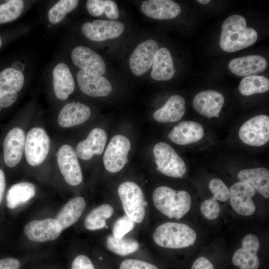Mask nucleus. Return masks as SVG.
Instances as JSON below:
<instances>
[{"label": "nucleus", "mask_w": 269, "mask_h": 269, "mask_svg": "<svg viewBox=\"0 0 269 269\" xmlns=\"http://www.w3.org/2000/svg\"><path fill=\"white\" fill-rule=\"evenodd\" d=\"M243 16L233 14L223 22L220 38L221 48L227 52H234L253 45L257 40L256 30L247 26Z\"/></svg>", "instance_id": "obj_1"}, {"label": "nucleus", "mask_w": 269, "mask_h": 269, "mask_svg": "<svg viewBox=\"0 0 269 269\" xmlns=\"http://www.w3.org/2000/svg\"><path fill=\"white\" fill-rule=\"evenodd\" d=\"M155 208L169 218L179 219L186 215L191 208V197L187 191L175 190L168 186L156 188L152 194Z\"/></svg>", "instance_id": "obj_2"}, {"label": "nucleus", "mask_w": 269, "mask_h": 269, "mask_svg": "<svg viewBox=\"0 0 269 269\" xmlns=\"http://www.w3.org/2000/svg\"><path fill=\"white\" fill-rule=\"evenodd\" d=\"M152 238L154 243L160 247L179 249L193 245L197 235L192 228L185 224L166 222L155 229Z\"/></svg>", "instance_id": "obj_3"}, {"label": "nucleus", "mask_w": 269, "mask_h": 269, "mask_svg": "<svg viewBox=\"0 0 269 269\" xmlns=\"http://www.w3.org/2000/svg\"><path fill=\"white\" fill-rule=\"evenodd\" d=\"M118 192L126 215L134 223H140L145 215V202L140 187L126 181L120 185Z\"/></svg>", "instance_id": "obj_4"}, {"label": "nucleus", "mask_w": 269, "mask_h": 269, "mask_svg": "<svg viewBox=\"0 0 269 269\" xmlns=\"http://www.w3.org/2000/svg\"><path fill=\"white\" fill-rule=\"evenodd\" d=\"M156 169L169 177L181 178L186 172V166L182 158L169 144L160 142L153 147Z\"/></svg>", "instance_id": "obj_5"}, {"label": "nucleus", "mask_w": 269, "mask_h": 269, "mask_svg": "<svg viewBox=\"0 0 269 269\" xmlns=\"http://www.w3.org/2000/svg\"><path fill=\"white\" fill-rule=\"evenodd\" d=\"M50 141L46 131L40 127L31 129L25 137V156L27 163L33 166L41 164L50 149Z\"/></svg>", "instance_id": "obj_6"}, {"label": "nucleus", "mask_w": 269, "mask_h": 269, "mask_svg": "<svg viewBox=\"0 0 269 269\" xmlns=\"http://www.w3.org/2000/svg\"><path fill=\"white\" fill-rule=\"evenodd\" d=\"M239 136L249 145L261 146L269 140V117L259 115L245 122L240 128Z\"/></svg>", "instance_id": "obj_7"}, {"label": "nucleus", "mask_w": 269, "mask_h": 269, "mask_svg": "<svg viewBox=\"0 0 269 269\" xmlns=\"http://www.w3.org/2000/svg\"><path fill=\"white\" fill-rule=\"evenodd\" d=\"M130 149V141L126 136L122 135L113 136L103 156L106 169L111 173H116L122 169L128 162Z\"/></svg>", "instance_id": "obj_8"}, {"label": "nucleus", "mask_w": 269, "mask_h": 269, "mask_svg": "<svg viewBox=\"0 0 269 269\" xmlns=\"http://www.w3.org/2000/svg\"><path fill=\"white\" fill-rule=\"evenodd\" d=\"M24 83L22 72L8 67L0 72V107L6 108L17 100Z\"/></svg>", "instance_id": "obj_9"}, {"label": "nucleus", "mask_w": 269, "mask_h": 269, "mask_svg": "<svg viewBox=\"0 0 269 269\" xmlns=\"http://www.w3.org/2000/svg\"><path fill=\"white\" fill-rule=\"evenodd\" d=\"M57 164L66 182L71 186H77L83 180L81 168L75 150L68 144H64L57 153Z\"/></svg>", "instance_id": "obj_10"}, {"label": "nucleus", "mask_w": 269, "mask_h": 269, "mask_svg": "<svg viewBox=\"0 0 269 269\" xmlns=\"http://www.w3.org/2000/svg\"><path fill=\"white\" fill-rule=\"evenodd\" d=\"M260 241L254 234L247 235L242 243V247L238 249L231 258V263L239 269H259L261 263L258 252Z\"/></svg>", "instance_id": "obj_11"}, {"label": "nucleus", "mask_w": 269, "mask_h": 269, "mask_svg": "<svg viewBox=\"0 0 269 269\" xmlns=\"http://www.w3.org/2000/svg\"><path fill=\"white\" fill-rule=\"evenodd\" d=\"M124 24L120 21L97 19L84 23L82 31L91 40L103 41L118 37L124 31Z\"/></svg>", "instance_id": "obj_12"}, {"label": "nucleus", "mask_w": 269, "mask_h": 269, "mask_svg": "<svg viewBox=\"0 0 269 269\" xmlns=\"http://www.w3.org/2000/svg\"><path fill=\"white\" fill-rule=\"evenodd\" d=\"M229 192L231 206L238 214L249 216L254 213L256 206L252 198L256 191L251 186L239 181L230 187Z\"/></svg>", "instance_id": "obj_13"}, {"label": "nucleus", "mask_w": 269, "mask_h": 269, "mask_svg": "<svg viewBox=\"0 0 269 269\" xmlns=\"http://www.w3.org/2000/svg\"><path fill=\"white\" fill-rule=\"evenodd\" d=\"M71 57L74 65L86 72L103 75L106 72V64L102 57L88 47H75L71 52Z\"/></svg>", "instance_id": "obj_14"}, {"label": "nucleus", "mask_w": 269, "mask_h": 269, "mask_svg": "<svg viewBox=\"0 0 269 269\" xmlns=\"http://www.w3.org/2000/svg\"><path fill=\"white\" fill-rule=\"evenodd\" d=\"M62 231L59 222L53 218L33 220L27 223L24 232L32 242H44L57 239Z\"/></svg>", "instance_id": "obj_15"}, {"label": "nucleus", "mask_w": 269, "mask_h": 269, "mask_svg": "<svg viewBox=\"0 0 269 269\" xmlns=\"http://www.w3.org/2000/svg\"><path fill=\"white\" fill-rule=\"evenodd\" d=\"M158 50L157 43L148 39L138 44L129 59L130 68L134 74L140 76L152 66L155 54Z\"/></svg>", "instance_id": "obj_16"}, {"label": "nucleus", "mask_w": 269, "mask_h": 269, "mask_svg": "<svg viewBox=\"0 0 269 269\" xmlns=\"http://www.w3.org/2000/svg\"><path fill=\"white\" fill-rule=\"evenodd\" d=\"M25 135L19 127L11 129L6 134L3 143L4 162L6 166L12 168L21 160L23 152Z\"/></svg>", "instance_id": "obj_17"}, {"label": "nucleus", "mask_w": 269, "mask_h": 269, "mask_svg": "<svg viewBox=\"0 0 269 269\" xmlns=\"http://www.w3.org/2000/svg\"><path fill=\"white\" fill-rule=\"evenodd\" d=\"M224 101V97L221 93L207 90L198 93L194 97L192 105L200 115L209 118H218Z\"/></svg>", "instance_id": "obj_18"}, {"label": "nucleus", "mask_w": 269, "mask_h": 269, "mask_svg": "<svg viewBox=\"0 0 269 269\" xmlns=\"http://www.w3.org/2000/svg\"><path fill=\"white\" fill-rule=\"evenodd\" d=\"M77 81L81 91L89 96L106 97L112 91L111 83L102 75H95L80 70L77 74Z\"/></svg>", "instance_id": "obj_19"}, {"label": "nucleus", "mask_w": 269, "mask_h": 269, "mask_svg": "<svg viewBox=\"0 0 269 269\" xmlns=\"http://www.w3.org/2000/svg\"><path fill=\"white\" fill-rule=\"evenodd\" d=\"M107 137L104 130L93 129L86 139L77 144L75 150L76 155L83 160H87L94 155L101 154L105 148Z\"/></svg>", "instance_id": "obj_20"}, {"label": "nucleus", "mask_w": 269, "mask_h": 269, "mask_svg": "<svg viewBox=\"0 0 269 269\" xmlns=\"http://www.w3.org/2000/svg\"><path fill=\"white\" fill-rule=\"evenodd\" d=\"M268 66L267 60L259 55H250L236 58L229 63V69L233 74L247 77L262 73Z\"/></svg>", "instance_id": "obj_21"}, {"label": "nucleus", "mask_w": 269, "mask_h": 269, "mask_svg": "<svg viewBox=\"0 0 269 269\" xmlns=\"http://www.w3.org/2000/svg\"><path fill=\"white\" fill-rule=\"evenodd\" d=\"M91 114L90 108L87 105L72 102L66 104L58 116V123L64 128L73 127L87 121Z\"/></svg>", "instance_id": "obj_22"}, {"label": "nucleus", "mask_w": 269, "mask_h": 269, "mask_svg": "<svg viewBox=\"0 0 269 269\" xmlns=\"http://www.w3.org/2000/svg\"><path fill=\"white\" fill-rule=\"evenodd\" d=\"M203 127L193 121H183L175 126L168 134L174 143L186 145L199 141L204 136Z\"/></svg>", "instance_id": "obj_23"}, {"label": "nucleus", "mask_w": 269, "mask_h": 269, "mask_svg": "<svg viewBox=\"0 0 269 269\" xmlns=\"http://www.w3.org/2000/svg\"><path fill=\"white\" fill-rule=\"evenodd\" d=\"M141 10L146 16L159 20L175 18L181 12V8L178 4L169 0L143 1L141 6Z\"/></svg>", "instance_id": "obj_24"}, {"label": "nucleus", "mask_w": 269, "mask_h": 269, "mask_svg": "<svg viewBox=\"0 0 269 269\" xmlns=\"http://www.w3.org/2000/svg\"><path fill=\"white\" fill-rule=\"evenodd\" d=\"M52 81L54 94L59 100H66L74 90V78L68 65L63 62L53 68Z\"/></svg>", "instance_id": "obj_25"}, {"label": "nucleus", "mask_w": 269, "mask_h": 269, "mask_svg": "<svg viewBox=\"0 0 269 269\" xmlns=\"http://www.w3.org/2000/svg\"><path fill=\"white\" fill-rule=\"evenodd\" d=\"M240 181L251 186L266 198L269 197V170L264 167L242 170L237 175Z\"/></svg>", "instance_id": "obj_26"}, {"label": "nucleus", "mask_w": 269, "mask_h": 269, "mask_svg": "<svg viewBox=\"0 0 269 269\" xmlns=\"http://www.w3.org/2000/svg\"><path fill=\"white\" fill-rule=\"evenodd\" d=\"M185 101L180 95L170 97L164 105L153 114V119L159 123L175 122L180 120L185 112Z\"/></svg>", "instance_id": "obj_27"}, {"label": "nucleus", "mask_w": 269, "mask_h": 269, "mask_svg": "<svg viewBox=\"0 0 269 269\" xmlns=\"http://www.w3.org/2000/svg\"><path fill=\"white\" fill-rule=\"evenodd\" d=\"M175 70L169 50L161 47L156 52L152 65L151 77L157 81H167L174 75Z\"/></svg>", "instance_id": "obj_28"}, {"label": "nucleus", "mask_w": 269, "mask_h": 269, "mask_svg": "<svg viewBox=\"0 0 269 269\" xmlns=\"http://www.w3.org/2000/svg\"><path fill=\"white\" fill-rule=\"evenodd\" d=\"M85 207V200L80 196L72 198L64 205L56 217V219L60 224L62 230L78 221Z\"/></svg>", "instance_id": "obj_29"}, {"label": "nucleus", "mask_w": 269, "mask_h": 269, "mask_svg": "<svg viewBox=\"0 0 269 269\" xmlns=\"http://www.w3.org/2000/svg\"><path fill=\"white\" fill-rule=\"evenodd\" d=\"M35 186L31 183L21 182L12 185L6 195V205L9 209H14L24 204L34 197Z\"/></svg>", "instance_id": "obj_30"}, {"label": "nucleus", "mask_w": 269, "mask_h": 269, "mask_svg": "<svg viewBox=\"0 0 269 269\" xmlns=\"http://www.w3.org/2000/svg\"><path fill=\"white\" fill-rule=\"evenodd\" d=\"M114 212L113 206L108 204L100 205L92 210L84 220V226L87 230L94 231L105 228L106 220Z\"/></svg>", "instance_id": "obj_31"}, {"label": "nucleus", "mask_w": 269, "mask_h": 269, "mask_svg": "<svg viewBox=\"0 0 269 269\" xmlns=\"http://www.w3.org/2000/svg\"><path fill=\"white\" fill-rule=\"evenodd\" d=\"M269 90V79L263 76L251 75L243 78L241 81L239 90L244 96L263 93Z\"/></svg>", "instance_id": "obj_32"}, {"label": "nucleus", "mask_w": 269, "mask_h": 269, "mask_svg": "<svg viewBox=\"0 0 269 269\" xmlns=\"http://www.w3.org/2000/svg\"><path fill=\"white\" fill-rule=\"evenodd\" d=\"M89 13L93 16H99L105 13L112 20L119 18V12L117 3L110 0H89L86 3Z\"/></svg>", "instance_id": "obj_33"}, {"label": "nucleus", "mask_w": 269, "mask_h": 269, "mask_svg": "<svg viewBox=\"0 0 269 269\" xmlns=\"http://www.w3.org/2000/svg\"><path fill=\"white\" fill-rule=\"evenodd\" d=\"M106 244L109 251L121 256L134 253L139 248V244L135 240L124 237L116 238L113 235L107 236Z\"/></svg>", "instance_id": "obj_34"}, {"label": "nucleus", "mask_w": 269, "mask_h": 269, "mask_svg": "<svg viewBox=\"0 0 269 269\" xmlns=\"http://www.w3.org/2000/svg\"><path fill=\"white\" fill-rule=\"evenodd\" d=\"M77 0H61L55 3L48 11V21L53 24L61 22L66 15L77 7Z\"/></svg>", "instance_id": "obj_35"}, {"label": "nucleus", "mask_w": 269, "mask_h": 269, "mask_svg": "<svg viewBox=\"0 0 269 269\" xmlns=\"http://www.w3.org/2000/svg\"><path fill=\"white\" fill-rule=\"evenodd\" d=\"M21 0H10L0 4V24L11 22L17 18L24 8Z\"/></svg>", "instance_id": "obj_36"}, {"label": "nucleus", "mask_w": 269, "mask_h": 269, "mask_svg": "<svg viewBox=\"0 0 269 269\" xmlns=\"http://www.w3.org/2000/svg\"><path fill=\"white\" fill-rule=\"evenodd\" d=\"M209 188L215 200L226 201L229 198V189L222 180L214 178L209 183Z\"/></svg>", "instance_id": "obj_37"}, {"label": "nucleus", "mask_w": 269, "mask_h": 269, "mask_svg": "<svg viewBox=\"0 0 269 269\" xmlns=\"http://www.w3.org/2000/svg\"><path fill=\"white\" fill-rule=\"evenodd\" d=\"M134 222L126 215L118 219L113 228V236L116 238H121L131 232L134 228Z\"/></svg>", "instance_id": "obj_38"}, {"label": "nucleus", "mask_w": 269, "mask_h": 269, "mask_svg": "<svg viewBox=\"0 0 269 269\" xmlns=\"http://www.w3.org/2000/svg\"><path fill=\"white\" fill-rule=\"evenodd\" d=\"M200 211L206 219L212 220L219 216L220 207L217 201L211 198L203 202L200 207Z\"/></svg>", "instance_id": "obj_39"}, {"label": "nucleus", "mask_w": 269, "mask_h": 269, "mask_svg": "<svg viewBox=\"0 0 269 269\" xmlns=\"http://www.w3.org/2000/svg\"><path fill=\"white\" fill-rule=\"evenodd\" d=\"M119 269H159L155 265L146 261L127 259L123 260Z\"/></svg>", "instance_id": "obj_40"}, {"label": "nucleus", "mask_w": 269, "mask_h": 269, "mask_svg": "<svg viewBox=\"0 0 269 269\" xmlns=\"http://www.w3.org/2000/svg\"><path fill=\"white\" fill-rule=\"evenodd\" d=\"M71 269H95L91 260L86 256L80 255L73 260Z\"/></svg>", "instance_id": "obj_41"}, {"label": "nucleus", "mask_w": 269, "mask_h": 269, "mask_svg": "<svg viewBox=\"0 0 269 269\" xmlns=\"http://www.w3.org/2000/svg\"><path fill=\"white\" fill-rule=\"evenodd\" d=\"M190 269H216V268L210 259L204 256H200L194 260Z\"/></svg>", "instance_id": "obj_42"}, {"label": "nucleus", "mask_w": 269, "mask_h": 269, "mask_svg": "<svg viewBox=\"0 0 269 269\" xmlns=\"http://www.w3.org/2000/svg\"><path fill=\"white\" fill-rule=\"evenodd\" d=\"M20 262L12 258H7L0 260V269H19Z\"/></svg>", "instance_id": "obj_43"}, {"label": "nucleus", "mask_w": 269, "mask_h": 269, "mask_svg": "<svg viewBox=\"0 0 269 269\" xmlns=\"http://www.w3.org/2000/svg\"><path fill=\"white\" fill-rule=\"evenodd\" d=\"M5 188V177L4 172L0 168V204L2 201Z\"/></svg>", "instance_id": "obj_44"}, {"label": "nucleus", "mask_w": 269, "mask_h": 269, "mask_svg": "<svg viewBox=\"0 0 269 269\" xmlns=\"http://www.w3.org/2000/svg\"><path fill=\"white\" fill-rule=\"evenodd\" d=\"M197 1H198L201 4H206L209 3L210 1V0H197Z\"/></svg>", "instance_id": "obj_45"}, {"label": "nucleus", "mask_w": 269, "mask_h": 269, "mask_svg": "<svg viewBox=\"0 0 269 269\" xmlns=\"http://www.w3.org/2000/svg\"><path fill=\"white\" fill-rule=\"evenodd\" d=\"M1 45H2V40H1V37L0 36V48L1 46Z\"/></svg>", "instance_id": "obj_46"}]
</instances>
